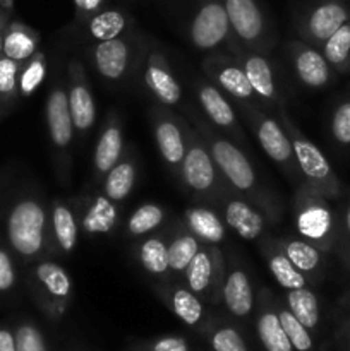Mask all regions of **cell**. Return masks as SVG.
<instances>
[{
  "label": "cell",
  "mask_w": 350,
  "mask_h": 351,
  "mask_svg": "<svg viewBox=\"0 0 350 351\" xmlns=\"http://www.w3.org/2000/svg\"><path fill=\"white\" fill-rule=\"evenodd\" d=\"M191 123L205 143L208 144L209 153L222 173L223 180L226 182L229 189L235 194L242 195L247 201L253 202L259 211L264 213L271 225H277L281 219V211L283 206L278 201L273 191L264 187L254 170L253 161L249 160L242 147L237 143H233L230 137L223 136L220 130H216L205 117L199 115L194 110L187 108Z\"/></svg>",
  "instance_id": "1"
},
{
  "label": "cell",
  "mask_w": 350,
  "mask_h": 351,
  "mask_svg": "<svg viewBox=\"0 0 350 351\" xmlns=\"http://www.w3.org/2000/svg\"><path fill=\"white\" fill-rule=\"evenodd\" d=\"M5 235L12 252L24 263L38 261L54 250L50 209L36 197H23L10 208Z\"/></svg>",
  "instance_id": "2"
},
{
  "label": "cell",
  "mask_w": 350,
  "mask_h": 351,
  "mask_svg": "<svg viewBox=\"0 0 350 351\" xmlns=\"http://www.w3.org/2000/svg\"><path fill=\"white\" fill-rule=\"evenodd\" d=\"M185 156L182 161L178 178L185 191L191 192L196 199H201L206 204L215 206L226 192H232L223 180L211 153H209L208 144L201 137V134L192 127L187 120L185 125Z\"/></svg>",
  "instance_id": "3"
},
{
  "label": "cell",
  "mask_w": 350,
  "mask_h": 351,
  "mask_svg": "<svg viewBox=\"0 0 350 351\" xmlns=\"http://www.w3.org/2000/svg\"><path fill=\"white\" fill-rule=\"evenodd\" d=\"M233 106H235L237 113H240V117L246 120L249 129L253 130L264 154L287 175V178L290 180V184H294V187L301 185L304 180H302L301 170L297 167L292 141L288 137L287 130L281 125L280 119L268 115L257 105L233 101Z\"/></svg>",
  "instance_id": "4"
},
{
  "label": "cell",
  "mask_w": 350,
  "mask_h": 351,
  "mask_svg": "<svg viewBox=\"0 0 350 351\" xmlns=\"http://www.w3.org/2000/svg\"><path fill=\"white\" fill-rule=\"evenodd\" d=\"M329 199L312 191L302 182L294 192V226L299 237L323 252H329L338 240L335 215Z\"/></svg>",
  "instance_id": "5"
},
{
  "label": "cell",
  "mask_w": 350,
  "mask_h": 351,
  "mask_svg": "<svg viewBox=\"0 0 350 351\" xmlns=\"http://www.w3.org/2000/svg\"><path fill=\"white\" fill-rule=\"evenodd\" d=\"M277 113L281 125L287 130L288 137H290L292 141L295 160H297V167L299 170H301L304 184L307 185V187H311L314 192L321 194L323 197H338L340 191H342L340 180L335 175V171H333L329 161L326 160V156L323 154V151L319 149L311 139H307L305 134H302V130L295 125L294 120L288 115L285 105L280 106Z\"/></svg>",
  "instance_id": "6"
},
{
  "label": "cell",
  "mask_w": 350,
  "mask_h": 351,
  "mask_svg": "<svg viewBox=\"0 0 350 351\" xmlns=\"http://www.w3.org/2000/svg\"><path fill=\"white\" fill-rule=\"evenodd\" d=\"M187 38L192 47L209 53L225 45L232 55L240 48L230 27L223 0H192L187 21Z\"/></svg>",
  "instance_id": "7"
},
{
  "label": "cell",
  "mask_w": 350,
  "mask_h": 351,
  "mask_svg": "<svg viewBox=\"0 0 350 351\" xmlns=\"http://www.w3.org/2000/svg\"><path fill=\"white\" fill-rule=\"evenodd\" d=\"M237 45L250 51L268 53L277 43L273 26L259 0H223Z\"/></svg>",
  "instance_id": "8"
},
{
  "label": "cell",
  "mask_w": 350,
  "mask_h": 351,
  "mask_svg": "<svg viewBox=\"0 0 350 351\" xmlns=\"http://www.w3.org/2000/svg\"><path fill=\"white\" fill-rule=\"evenodd\" d=\"M194 91L199 106L205 113V119L216 130H220L223 136L230 137L239 146L247 144L246 134L240 125L239 113H237L233 101H230L229 96L220 91L208 79H198L194 82Z\"/></svg>",
  "instance_id": "9"
},
{
  "label": "cell",
  "mask_w": 350,
  "mask_h": 351,
  "mask_svg": "<svg viewBox=\"0 0 350 351\" xmlns=\"http://www.w3.org/2000/svg\"><path fill=\"white\" fill-rule=\"evenodd\" d=\"M349 21L350 9L343 0H314L299 16L297 29L305 43L321 47Z\"/></svg>",
  "instance_id": "10"
},
{
  "label": "cell",
  "mask_w": 350,
  "mask_h": 351,
  "mask_svg": "<svg viewBox=\"0 0 350 351\" xmlns=\"http://www.w3.org/2000/svg\"><path fill=\"white\" fill-rule=\"evenodd\" d=\"M151 123H153V137L161 160L178 177L185 156V144H187V136H185L187 120L172 112V108L158 103L151 110Z\"/></svg>",
  "instance_id": "11"
},
{
  "label": "cell",
  "mask_w": 350,
  "mask_h": 351,
  "mask_svg": "<svg viewBox=\"0 0 350 351\" xmlns=\"http://www.w3.org/2000/svg\"><path fill=\"white\" fill-rule=\"evenodd\" d=\"M137 40L130 33L113 40L89 43L88 57L96 72L108 82H120L129 75L136 64Z\"/></svg>",
  "instance_id": "12"
},
{
  "label": "cell",
  "mask_w": 350,
  "mask_h": 351,
  "mask_svg": "<svg viewBox=\"0 0 350 351\" xmlns=\"http://www.w3.org/2000/svg\"><path fill=\"white\" fill-rule=\"evenodd\" d=\"M45 122H47L51 146L58 154V160H62V163L65 165V170L69 171L75 129L72 123L71 110H69L67 88L62 82H55L48 91L47 101H45Z\"/></svg>",
  "instance_id": "13"
},
{
  "label": "cell",
  "mask_w": 350,
  "mask_h": 351,
  "mask_svg": "<svg viewBox=\"0 0 350 351\" xmlns=\"http://www.w3.org/2000/svg\"><path fill=\"white\" fill-rule=\"evenodd\" d=\"M202 69L209 81L225 93L232 101L235 103H249V105H257L256 95H254L250 82L247 79L246 71L242 64L235 57H230L225 53H209L202 60Z\"/></svg>",
  "instance_id": "14"
},
{
  "label": "cell",
  "mask_w": 350,
  "mask_h": 351,
  "mask_svg": "<svg viewBox=\"0 0 350 351\" xmlns=\"http://www.w3.org/2000/svg\"><path fill=\"white\" fill-rule=\"evenodd\" d=\"M34 293L43 300L45 307L54 314L65 312L72 298L71 274L55 261H38L30 273Z\"/></svg>",
  "instance_id": "15"
},
{
  "label": "cell",
  "mask_w": 350,
  "mask_h": 351,
  "mask_svg": "<svg viewBox=\"0 0 350 351\" xmlns=\"http://www.w3.org/2000/svg\"><path fill=\"white\" fill-rule=\"evenodd\" d=\"M225 269L226 263L220 247L202 243L182 278L185 280V287L194 291L199 298L208 297V295H216L222 298Z\"/></svg>",
  "instance_id": "16"
},
{
  "label": "cell",
  "mask_w": 350,
  "mask_h": 351,
  "mask_svg": "<svg viewBox=\"0 0 350 351\" xmlns=\"http://www.w3.org/2000/svg\"><path fill=\"white\" fill-rule=\"evenodd\" d=\"M213 208H216V211L220 213L226 228L232 230L244 240H259L270 223L263 211H259L253 202L235 192H226Z\"/></svg>",
  "instance_id": "17"
},
{
  "label": "cell",
  "mask_w": 350,
  "mask_h": 351,
  "mask_svg": "<svg viewBox=\"0 0 350 351\" xmlns=\"http://www.w3.org/2000/svg\"><path fill=\"white\" fill-rule=\"evenodd\" d=\"M67 99L75 132L84 136L96 122V101L84 65L75 58L67 65Z\"/></svg>",
  "instance_id": "18"
},
{
  "label": "cell",
  "mask_w": 350,
  "mask_h": 351,
  "mask_svg": "<svg viewBox=\"0 0 350 351\" xmlns=\"http://www.w3.org/2000/svg\"><path fill=\"white\" fill-rule=\"evenodd\" d=\"M79 228L86 237L112 235L119 225V208L106 195H82L71 199Z\"/></svg>",
  "instance_id": "19"
},
{
  "label": "cell",
  "mask_w": 350,
  "mask_h": 351,
  "mask_svg": "<svg viewBox=\"0 0 350 351\" xmlns=\"http://www.w3.org/2000/svg\"><path fill=\"white\" fill-rule=\"evenodd\" d=\"M233 57L242 64L257 101L264 103V105H268L270 108H275L278 112V108L283 106L285 101L281 98L280 91H278L277 77H275L271 62L264 57V53L246 50V48H239L233 53Z\"/></svg>",
  "instance_id": "20"
},
{
  "label": "cell",
  "mask_w": 350,
  "mask_h": 351,
  "mask_svg": "<svg viewBox=\"0 0 350 351\" xmlns=\"http://www.w3.org/2000/svg\"><path fill=\"white\" fill-rule=\"evenodd\" d=\"M143 82L160 105L175 108L182 103V88L163 51L154 50L148 55L143 71Z\"/></svg>",
  "instance_id": "21"
},
{
  "label": "cell",
  "mask_w": 350,
  "mask_h": 351,
  "mask_svg": "<svg viewBox=\"0 0 350 351\" xmlns=\"http://www.w3.org/2000/svg\"><path fill=\"white\" fill-rule=\"evenodd\" d=\"M124 154H126V137H124L122 119L115 110H112L100 130L93 153V173L98 184Z\"/></svg>",
  "instance_id": "22"
},
{
  "label": "cell",
  "mask_w": 350,
  "mask_h": 351,
  "mask_svg": "<svg viewBox=\"0 0 350 351\" xmlns=\"http://www.w3.org/2000/svg\"><path fill=\"white\" fill-rule=\"evenodd\" d=\"M287 47L299 81L311 89L325 88L331 79V67L325 55L318 48L301 40L288 41Z\"/></svg>",
  "instance_id": "23"
},
{
  "label": "cell",
  "mask_w": 350,
  "mask_h": 351,
  "mask_svg": "<svg viewBox=\"0 0 350 351\" xmlns=\"http://www.w3.org/2000/svg\"><path fill=\"white\" fill-rule=\"evenodd\" d=\"M134 26V19L127 10L119 9V7H105L89 17L86 23L79 26L82 31V36L89 43H98V41L113 40V38L124 36L130 33Z\"/></svg>",
  "instance_id": "24"
},
{
  "label": "cell",
  "mask_w": 350,
  "mask_h": 351,
  "mask_svg": "<svg viewBox=\"0 0 350 351\" xmlns=\"http://www.w3.org/2000/svg\"><path fill=\"white\" fill-rule=\"evenodd\" d=\"M222 300L235 317H247L254 308V290L249 274L239 264L226 266L222 285Z\"/></svg>",
  "instance_id": "25"
},
{
  "label": "cell",
  "mask_w": 350,
  "mask_h": 351,
  "mask_svg": "<svg viewBox=\"0 0 350 351\" xmlns=\"http://www.w3.org/2000/svg\"><path fill=\"white\" fill-rule=\"evenodd\" d=\"M185 228L206 245L220 247L226 239V225L213 206H189L182 213Z\"/></svg>",
  "instance_id": "26"
},
{
  "label": "cell",
  "mask_w": 350,
  "mask_h": 351,
  "mask_svg": "<svg viewBox=\"0 0 350 351\" xmlns=\"http://www.w3.org/2000/svg\"><path fill=\"white\" fill-rule=\"evenodd\" d=\"M50 226H51V242H54V252L69 256L75 250L79 240L78 216L71 201L57 199L50 204Z\"/></svg>",
  "instance_id": "27"
},
{
  "label": "cell",
  "mask_w": 350,
  "mask_h": 351,
  "mask_svg": "<svg viewBox=\"0 0 350 351\" xmlns=\"http://www.w3.org/2000/svg\"><path fill=\"white\" fill-rule=\"evenodd\" d=\"M261 254H263V259L266 263L268 271L271 273V276L275 278L278 285H280L283 290H297V288H305L307 287L309 280L290 263L287 256L283 254V250L278 247L275 237H268V239L261 240Z\"/></svg>",
  "instance_id": "28"
},
{
  "label": "cell",
  "mask_w": 350,
  "mask_h": 351,
  "mask_svg": "<svg viewBox=\"0 0 350 351\" xmlns=\"http://www.w3.org/2000/svg\"><path fill=\"white\" fill-rule=\"evenodd\" d=\"M137 161L130 153H126L100 182L102 194L106 195L115 204L124 202L132 192L137 182Z\"/></svg>",
  "instance_id": "29"
},
{
  "label": "cell",
  "mask_w": 350,
  "mask_h": 351,
  "mask_svg": "<svg viewBox=\"0 0 350 351\" xmlns=\"http://www.w3.org/2000/svg\"><path fill=\"white\" fill-rule=\"evenodd\" d=\"M136 259L144 273L151 278L170 276V266H168V235L161 233H151L143 237L136 245Z\"/></svg>",
  "instance_id": "30"
},
{
  "label": "cell",
  "mask_w": 350,
  "mask_h": 351,
  "mask_svg": "<svg viewBox=\"0 0 350 351\" xmlns=\"http://www.w3.org/2000/svg\"><path fill=\"white\" fill-rule=\"evenodd\" d=\"M278 247L283 250L285 256L290 259V263L304 274L305 278H312L319 273L323 266V257L325 252L309 243L307 240L301 237H275Z\"/></svg>",
  "instance_id": "31"
},
{
  "label": "cell",
  "mask_w": 350,
  "mask_h": 351,
  "mask_svg": "<svg viewBox=\"0 0 350 351\" xmlns=\"http://www.w3.org/2000/svg\"><path fill=\"white\" fill-rule=\"evenodd\" d=\"M40 33L21 21H9L2 36V53L17 62H26L40 47Z\"/></svg>",
  "instance_id": "32"
},
{
  "label": "cell",
  "mask_w": 350,
  "mask_h": 351,
  "mask_svg": "<svg viewBox=\"0 0 350 351\" xmlns=\"http://www.w3.org/2000/svg\"><path fill=\"white\" fill-rule=\"evenodd\" d=\"M177 228L174 235L168 237V266H170V274L182 276L196 254L199 252L202 242L198 237L192 235L182 221L178 223Z\"/></svg>",
  "instance_id": "33"
},
{
  "label": "cell",
  "mask_w": 350,
  "mask_h": 351,
  "mask_svg": "<svg viewBox=\"0 0 350 351\" xmlns=\"http://www.w3.org/2000/svg\"><path fill=\"white\" fill-rule=\"evenodd\" d=\"M165 300L175 315L187 326H198L205 317L201 298L187 287H168L163 291Z\"/></svg>",
  "instance_id": "34"
},
{
  "label": "cell",
  "mask_w": 350,
  "mask_h": 351,
  "mask_svg": "<svg viewBox=\"0 0 350 351\" xmlns=\"http://www.w3.org/2000/svg\"><path fill=\"white\" fill-rule=\"evenodd\" d=\"M167 209L156 202H144L134 209L126 221V235L130 239H143L151 235L167 221Z\"/></svg>",
  "instance_id": "35"
},
{
  "label": "cell",
  "mask_w": 350,
  "mask_h": 351,
  "mask_svg": "<svg viewBox=\"0 0 350 351\" xmlns=\"http://www.w3.org/2000/svg\"><path fill=\"white\" fill-rule=\"evenodd\" d=\"M257 336L266 351H294L283 328H281L278 312L273 307L261 311L257 319Z\"/></svg>",
  "instance_id": "36"
},
{
  "label": "cell",
  "mask_w": 350,
  "mask_h": 351,
  "mask_svg": "<svg viewBox=\"0 0 350 351\" xmlns=\"http://www.w3.org/2000/svg\"><path fill=\"white\" fill-rule=\"evenodd\" d=\"M287 308L309 331L318 328L319 302L314 291L309 290L307 287L287 291Z\"/></svg>",
  "instance_id": "37"
},
{
  "label": "cell",
  "mask_w": 350,
  "mask_h": 351,
  "mask_svg": "<svg viewBox=\"0 0 350 351\" xmlns=\"http://www.w3.org/2000/svg\"><path fill=\"white\" fill-rule=\"evenodd\" d=\"M321 53L328 60L329 67L336 71L350 69V21L335 31L321 45Z\"/></svg>",
  "instance_id": "38"
},
{
  "label": "cell",
  "mask_w": 350,
  "mask_h": 351,
  "mask_svg": "<svg viewBox=\"0 0 350 351\" xmlns=\"http://www.w3.org/2000/svg\"><path fill=\"white\" fill-rule=\"evenodd\" d=\"M48 74V62L47 55L43 51H36L31 58L23 62L19 71V81H17V88H19L21 98H30L41 84H43L45 77Z\"/></svg>",
  "instance_id": "39"
},
{
  "label": "cell",
  "mask_w": 350,
  "mask_h": 351,
  "mask_svg": "<svg viewBox=\"0 0 350 351\" xmlns=\"http://www.w3.org/2000/svg\"><path fill=\"white\" fill-rule=\"evenodd\" d=\"M23 62L2 55L0 57V105H9L14 99L19 98V71Z\"/></svg>",
  "instance_id": "40"
},
{
  "label": "cell",
  "mask_w": 350,
  "mask_h": 351,
  "mask_svg": "<svg viewBox=\"0 0 350 351\" xmlns=\"http://www.w3.org/2000/svg\"><path fill=\"white\" fill-rule=\"evenodd\" d=\"M277 312H278V317H280L281 328H283L292 348L297 351H311L312 338L311 335H309V329L305 328L304 324H301L288 308L281 307L278 308Z\"/></svg>",
  "instance_id": "41"
},
{
  "label": "cell",
  "mask_w": 350,
  "mask_h": 351,
  "mask_svg": "<svg viewBox=\"0 0 350 351\" xmlns=\"http://www.w3.org/2000/svg\"><path fill=\"white\" fill-rule=\"evenodd\" d=\"M329 130L336 143L342 146H350V99L336 106L329 122Z\"/></svg>",
  "instance_id": "42"
},
{
  "label": "cell",
  "mask_w": 350,
  "mask_h": 351,
  "mask_svg": "<svg viewBox=\"0 0 350 351\" xmlns=\"http://www.w3.org/2000/svg\"><path fill=\"white\" fill-rule=\"evenodd\" d=\"M211 346L215 351H247L246 343L239 332L232 328H222L211 336Z\"/></svg>",
  "instance_id": "43"
},
{
  "label": "cell",
  "mask_w": 350,
  "mask_h": 351,
  "mask_svg": "<svg viewBox=\"0 0 350 351\" xmlns=\"http://www.w3.org/2000/svg\"><path fill=\"white\" fill-rule=\"evenodd\" d=\"M14 339L17 351H47L41 332L30 324L21 326Z\"/></svg>",
  "instance_id": "44"
},
{
  "label": "cell",
  "mask_w": 350,
  "mask_h": 351,
  "mask_svg": "<svg viewBox=\"0 0 350 351\" xmlns=\"http://www.w3.org/2000/svg\"><path fill=\"white\" fill-rule=\"evenodd\" d=\"M108 7V0H74V17L75 24L81 26L82 23Z\"/></svg>",
  "instance_id": "45"
},
{
  "label": "cell",
  "mask_w": 350,
  "mask_h": 351,
  "mask_svg": "<svg viewBox=\"0 0 350 351\" xmlns=\"http://www.w3.org/2000/svg\"><path fill=\"white\" fill-rule=\"evenodd\" d=\"M16 285V269L10 254L0 247V293L9 291Z\"/></svg>",
  "instance_id": "46"
},
{
  "label": "cell",
  "mask_w": 350,
  "mask_h": 351,
  "mask_svg": "<svg viewBox=\"0 0 350 351\" xmlns=\"http://www.w3.org/2000/svg\"><path fill=\"white\" fill-rule=\"evenodd\" d=\"M153 351H189V346L184 338L167 336V338H161L154 343Z\"/></svg>",
  "instance_id": "47"
},
{
  "label": "cell",
  "mask_w": 350,
  "mask_h": 351,
  "mask_svg": "<svg viewBox=\"0 0 350 351\" xmlns=\"http://www.w3.org/2000/svg\"><path fill=\"white\" fill-rule=\"evenodd\" d=\"M343 242H345V252H343V256H345V263L350 264V206L347 208L345 211V216H343Z\"/></svg>",
  "instance_id": "48"
},
{
  "label": "cell",
  "mask_w": 350,
  "mask_h": 351,
  "mask_svg": "<svg viewBox=\"0 0 350 351\" xmlns=\"http://www.w3.org/2000/svg\"><path fill=\"white\" fill-rule=\"evenodd\" d=\"M0 351H17L16 339L5 329H0Z\"/></svg>",
  "instance_id": "49"
},
{
  "label": "cell",
  "mask_w": 350,
  "mask_h": 351,
  "mask_svg": "<svg viewBox=\"0 0 350 351\" xmlns=\"http://www.w3.org/2000/svg\"><path fill=\"white\" fill-rule=\"evenodd\" d=\"M9 16L10 14L0 7V38L3 36V31H5L7 24H9Z\"/></svg>",
  "instance_id": "50"
},
{
  "label": "cell",
  "mask_w": 350,
  "mask_h": 351,
  "mask_svg": "<svg viewBox=\"0 0 350 351\" xmlns=\"http://www.w3.org/2000/svg\"><path fill=\"white\" fill-rule=\"evenodd\" d=\"M0 7L10 14L14 10V0H0Z\"/></svg>",
  "instance_id": "51"
},
{
  "label": "cell",
  "mask_w": 350,
  "mask_h": 351,
  "mask_svg": "<svg viewBox=\"0 0 350 351\" xmlns=\"http://www.w3.org/2000/svg\"><path fill=\"white\" fill-rule=\"evenodd\" d=\"M2 38H0V57H2Z\"/></svg>",
  "instance_id": "52"
},
{
  "label": "cell",
  "mask_w": 350,
  "mask_h": 351,
  "mask_svg": "<svg viewBox=\"0 0 350 351\" xmlns=\"http://www.w3.org/2000/svg\"><path fill=\"white\" fill-rule=\"evenodd\" d=\"M349 343H350V336H349Z\"/></svg>",
  "instance_id": "53"
}]
</instances>
